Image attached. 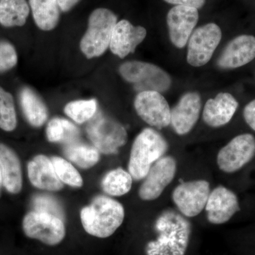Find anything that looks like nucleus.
<instances>
[{
  "label": "nucleus",
  "instance_id": "31",
  "mask_svg": "<svg viewBox=\"0 0 255 255\" xmlns=\"http://www.w3.org/2000/svg\"><path fill=\"white\" fill-rule=\"evenodd\" d=\"M18 61L14 47L7 41H0V73L14 68Z\"/></svg>",
  "mask_w": 255,
  "mask_h": 255
},
{
  "label": "nucleus",
  "instance_id": "10",
  "mask_svg": "<svg viewBox=\"0 0 255 255\" xmlns=\"http://www.w3.org/2000/svg\"><path fill=\"white\" fill-rule=\"evenodd\" d=\"M255 155V137L250 133L241 134L219 150L216 162L222 172L233 173L251 162Z\"/></svg>",
  "mask_w": 255,
  "mask_h": 255
},
{
  "label": "nucleus",
  "instance_id": "12",
  "mask_svg": "<svg viewBox=\"0 0 255 255\" xmlns=\"http://www.w3.org/2000/svg\"><path fill=\"white\" fill-rule=\"evenodd\" d=\"M134 107L140 119L151 127L162 129L170 125L168 102L158 92H139L134 100Z\"/></svg>",
  "mask_w": 255,
  "mask_h": 255
},
{
  "label": "nucleus",
  "instance_id": "25",
  "mask_svg": "<svg viewBox=\"0 0 255 255\" xmlns=\"http://www.w3.org/2000/svg\"><path fill=\"white\" fill-rule=\"evenodd\" d=\"M132 176L128 171L118 167L107 172L102 181V190L107 195L122 196L130 191L132 184Z\"/></svg>",
  "mask_w": 255,
  "mask_h": 255
},
{
  "label": "nucleus",
  "instance_id": "16",
  "mask_svg": "<svg viewBox=\"0 0 255 255\" xmlns=\"http://www.w3.org/2000/svg\"><path fill=\"white\" fill-rule=\"evenodd\" d=\"M146 35L147 31L142 26H134L127 20H121L116 24L112 33L111 51L119 58H124L135 51Z\"/></svg>",
  "mask_w": 255,
  "mask_h": 255
},
{
  "label": "nucleus",
  "instance_id": "23",
  "mask_svg": "<svg viewBox=\"0 0 255 255\" xmlns=\"http://www.w3.org/2000/svg\"><path fill=\"white\" fill-rule=\"evenodd\" d=\"M64 155L82 169H90L98 163L100 151L95 146L76 140L65 145Z\"/></svg>",
  "mask_w": 255,
  "mask_h": 255
},
{
  "label": "nucleus",
  "instance_id": "8",
  "mask_svg": "<svg viewBox=\"0 0 255 255\" xmlns=\"http://www.w3.org/2000/svg\"><path fill=\"white\" fill-rule=\"evenodd\" d=\"M210 193V184L204 179L181 183L172 191V201L179 213L186 218L199 216L205 209Z\"/></svg>",
  "mask_w": 255,
  "mask_h": 255
},
{
  "label": "nucleus",
  "instance_id": "35",
  "mask_svg": "<svg viewBox=\"0 0 255 255\" xmlns=\"http://www.w3.org/2000/svg\"><path fill=\"white\" fill-rule=\"evenodd\" d=\"M3 187L2 177H1V169H0V194H1V188Z\"/></svg>",
  "mask_w": 255,
  "mask_h": 255
},
{
  "label": "nucleus",
  "instance_id": "2",
  "mask_svg": "<svg viewBox=\"0 0 255 255\" xmlns=\"http://www.w3.org/2000/svg\"><path fill=\"white\" fill-rule=\"evenodd\" d=\"M125 210L119 201L110 196H96L91 204L80 212L84 229L94 237L107 238L114 234L123 223Z\"/></svg>",
  "mask_w": 255,
  "mask_h": 255
},
{
  "label": "nucleus",
  "instance_id": "17",
  "mask_svg": "<svg viewBox=\"0 0 255 255\" xmlns=\"http://www.w3.org/2000/svg\"><path fill=\"white\" fill-rule=\"evenodd\" d=\"M255 58V37L241 35L235 38L224 48L218 59L223 69H236L247 65Z\"/></svg>",
  "mask_w": 255,
  "mask_h": 255
},
{
  "label": "nucleus",
  "instance_id": "14",
  "mask_svg": "<svg viewBox=\"0 0 255 255\" xmlns=\"http://www.w3.org/2000/svg\"><path fill=\"white\" fill-rule=\"evenodd\" d=\"M205 210L209 223L221 225L229 221L240 211L239 201L233 191L219 186L210 193Z\"/></svg>",
  "mask_w": 255,
  "mask_h": 255
},
{
  "label": "nucleus",
  "instance_id": "21",
  "mask_svg": "<svg viewBox=\"0 0 255 255\" xmlns=\"http://www.w3.org/2000/svg\"><path fill=\"white\" fill-rule=\"evenodd\" d=\"M19 102L23 113L33 127H41L48 119L46 106L36 92L29 87H23L19 93Z\"/></svg>",
  "mask_w": 255,
  "mask_h": 255
},
{
  "label": "nucleus",
  "instance_id": "27",
  "mask_svg": "<svg viewBox=\"0 0 255 255\" xmlns=\"http://www.w3.org/2000/svg\"><path fill=\"white\" fill-rule=\"evenodd\" d=\"M65 113L77 124H84L91 120L97 112V100H77L65 106Z\"/></svg>",
  "mask_w": 255,
  "mask_h": 255
},
{
  "label": "nucleus",
  "instance_id": "11",
  "mask_svg": "<svg viewBox=\"0 0 255 255\" xmlns=\"http://www.w3.org/2000/svg\"><path fill=\"white\" fill-rule=\"evenodd\" d=\"M177 161L172 156H163L151 167L144 179L138 195L142 201L156 200L172 183L177 174Z\"/></svg>",
  "mask_w": 255,
  "mask_h": 255
},
{
  "label": "nucleus",
  "instance_id": "19",
  "mask_svg": "<svg viewBox=\"0 0 255 255\" xmlns=\"http://www.w3.org/2000/svg\"><path fill=\"white\" fill-rule=\"evenodd\" d=\"M238 101L226 92L220 93L206 102L203 111V119L210 127L219 128L231 122L238 107Z\"/></svg>",
  "mask_w": 255,
  "mask_h": 255
},
{
  "label": "nucleus",
  "instance_id": "32",
  "mask_svg": "<svg viewBox=\"0 0 255 255\" xmlns=\"http://www.w3.org/2000/svg\"><path fill=\"white\" fill-rule=\"evenodd\" d=\"M243 117L248 125L255 131V100L246 106L243 110Z\"/></svg>",
  "mask_w": 255,
  "mask_h": 255
},
{
  "label": "nucleus",
  "instance_id": "15",
  "mask_svg": "<svg viewBox=\"0 0 255 255\" xmlns=\"http://www.w3.org/2000/svg\"><path fill=\"white\" fill-rule=\"evenodd\" d=\"M201 110V99L197 92H187L171 110L170 124L179 135L189 133L197 123Z\"/></svg>",
  "mask_w": 255,
  "mask_h": 255
},
{
  "label": "nucleus",
  "instance_id": "30",
  "mask_svg": "<svg viewBox=\"0 0 255 255\" xmlns=\"http://www.w3.org/2000/svg\"><path fill=\"white\" fill-rule=\"evenodd\" d=\"M33 207L35 211L55 215L63 220L65 218L64 211L60 203L51 196L46 194L36 195L33 199Z\"/></svg>",
  "mask_w": 255,
  "mask_h": 255
},
{
  "label": "nucleus",
  "instance_id": "24",
  "mask_svg": "<svg viewBox=\"0 0 255 255\" xmlns=\"http://www.w3.org/2000/svg\"><path fill=\"white\" fill-rule=\"evenodd\" d=\"M29 12L26 0H0V23L5 27L23 26Z\"/></svg>",
  "mask_w": 255,
  "mask_h": 255
},
{
  "label": "nucleus",
  "instance_id": "3",
  "mask_svg": "<svg viewBox=\"0 0 255 255\" xmlns=\"http://www.w3.org/2000/svg\"><path fill=\"white\" fill-rule=\"evenodd\" d=\"M165 138L151 128L143 129L135 137L129 157L128 171L134 180L145 179L151 167L168 150Z\"/></svg>",
  "mask_w": 255,
  "mask_h": 255
},
{
  "label": "nucleus",
  "instance_id": "18",
  "mask_svg": "<svg viewBox=\"0 0 255 255\" xmlns=\"http://www.w3.org/2000/svg\"><path fill=\"white\" fill-rule=\"evenodd\" d=\"M28 176L32 185L41 190L58 191L63 189L54 166L49 157L44 155L35 156L27 166Z\"/></svg>",
  "mask_w": 255,
  "mask_h": 255
},
{
  "label": "nucleus",
  "instance_id": "34",
  "mask_svg": "<svg viewBox=\"0 0 255 255\" xmlns=\"http://www.w3.org/2000/svg\"><path fill=\"white\" fill-rule=\"evenodd\" d=\"M60 9L63 11H70L80 0H57Z\"/></svg>",
  "mask_w": 255,
  "mask_h": 255
},
{
  "label": "nucleus",
  "instance_id": "4",
  "mask_svg": "<svg viewBox=\"0 0 255 255\" xmlns=\"http://www.w3.org/2000/svg\"><path fill=\"white\" fill-rule=\"evenodd\" d=\"M117 16L111 10L99 8L92 11L89 17L88 28L81 41L80 49L89 59L105 53L110 47Z\"/></svg>",
  "mask_w": 255,
  "mask_h": 255
},
{
  "label": "nucleus",
  "instance_id": "6",
  "mask_svg": "<svg viewBox=\"0 0 255 255\" xmlns=\"http://www.w3.org/2000/svg\"><path fill=\"white\" fill-rule=\"evenodd\" d=\"M119 73L126 81L135 84V89L139 92L161 93L168 90L172 83L170 77L162 69L145 62H127L121 65Z\"/></svg>",
  "mask_w": 255,
  "mask_h": 255
},
{
  "label": "nucleus",
  "instance_id": "26",
  "mask_svg": "<svg viewBox=\"0 0 255 255\" xmlns=\"http://www.w3.org/2000/svg\"><path fill=\"white\" fill-rule=\"evenodd\" d=\"M79 131L76 126L65 119L54 118L46 128V136L51 142H60L65 145L78 140Z\"/></svg>",
  "mask_w": 255,
  "mask_h": 255
},
{
  "label": "nucleus",
  "instance_id": "20",
  "mask_svg": "<svg viewBox=\"0 0 255 255\" xmlns=\"http://www.w3.org/2000/svg\"><path fill=\"white\" fill-rule=\"evenodd\" d=\"M0 169L3 187L11 194H18L23 185L19 158L12 149L2 143L0 144Z\"/></svg>",
  "mask_w": 255,
  "mask_h": 255
},
{
  "label": "nucleus",
  "instance_id": "9",
  "mask_svg": "<svg viewBox=\"0 0 255 255\" xmlns=\"http://www.w3.org/2000/svg\"><path fill=\"white\" fill-rule=\"evenodd\" d=\"M221 38L222 32L216 23H207L196 28L189 39L187 63L194 67L203 66L209 63Z\"/></svg>",
  "mask_w": 255,
  "mask_h": 255
},
{
  "label": "nucleus",
  "instance_id": "33",
  "mask_svg": "<svg viewBox=\"0 0 255 255\" xmlns=\"http://www.w3.org/2000/svg\"><path fill=\"white\" fill-rule=\"evenodd\" d=\"M169 4H175L176 6H185L189 7L200 9L205 4V0H164Z\"/></svg>",
  "mask_w": 255,
  "mask_h": 255
},
{
  "label": "nucleus",
  "instance_id": "1",
  "mask_svg": "<svg viewBox=\"0 0 255 255\" xmlns=\"http://www.w3.org/2000/svg\"><path fill=\"white\" fill-rule=\"evenodd\" d=\"M157 237L146 246V255H185L191 234V224L173 209L164 210L155 223Z\"/></svg>",
  "mask_w": 255,
  "mask_h": 255
},
{
  "label": "nucleus",
  "instance_id": "22",
  "mask_svg": "<svg viewBox=\"0 0 255 255\" xmlns=\"http://www.w3.org/2000/svg\"><path fill=\"white\" fill-rule=\"evenodd\" d=\"M35 23L40 29L50 31L57 26L60 7L57 0H29Z\"/></svg>",
  "mask_w": 255,
  "mask_h": 255
},
{
  "label": "nucleus",
  "instance_id": "28",
  "mask_svg": "<svg viewBox=\"0 0 255 255\" xmlns=\"http://www.w3.org/2000/svg\"><path fill=\"white\" fill-rule=\"evenodd\" d=\"M55 172L63 184L71 187L80 188L83 185V179L78 169L67 159L58 156H53L51 158Z\"/></svg>",
  "mask_w": 255,
  "mask_h": 255
},
{
  "label": "nucleus",
  "instance_id": "7",
  "mask_svg": "<svg viewBox=\"0 0 255 255\" xmlns=\"http://www.w3.org/2000/svg\"><path fill=\"white\" fill-rule=\"evenodd\" d=\"M22 226L27 237L38 240L47 246L60 244L66 234L63 219L55 215L35 210L24 216Z\"/></svg>",
  "mask_w": 255,
  "mask_h": 255
},
{
  "label": "nucleus",
  "instance_id": "5",
  "mask_svg": "<svg viewBox=\"0 0 255 255\" xmlns=\"http://www.w3.org/2000/svg\"><path fill=\"white\" fill-rule=\"evenodd\" d=\"M87 133L96 148L105 155L117 153L128 140L125 128L102 112H97L89 121Z\"/></svg>",
  "mask_w": 255,
  "mask_h": 255
},
{
  "label": "nucleus",
  "instance_id": "29",
  "mask_svg": "<svg viewBox=\"0 0 255 255\" xmlns=\"http://www.w3.org/2000/svg\"><path fill=\"white\" fill-rule=\"evenodd\" d=\"M16 125L17 119L12 95L0 87V128L12 131Z\"/></svg>",
  "mask_w": 255,
  "mask_h": 255
},
{
  "label": "nucleus",
  "instance_id": "13",
  "mask_svg": "<svg viewBox=\"0 0 255 255\" xmlns=\"http://www.w3.org/2000/svg\"><path fill=\"white\" fill-rule=\"evenodd\" d=\"M198 21L199 12L195 8L178 5L169 10L167 23L172 44L178 48H184Z\"/></svg>",
  "mask_w": 255,
  "mask_h": 255
}]
</instances>
